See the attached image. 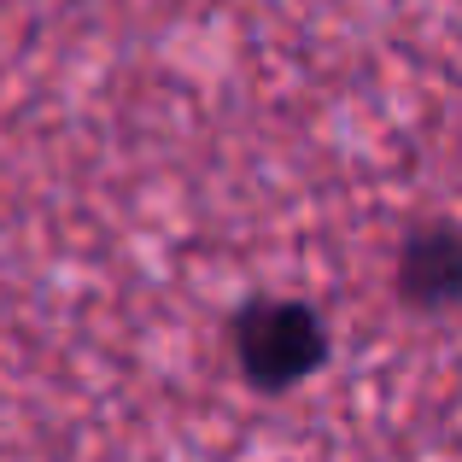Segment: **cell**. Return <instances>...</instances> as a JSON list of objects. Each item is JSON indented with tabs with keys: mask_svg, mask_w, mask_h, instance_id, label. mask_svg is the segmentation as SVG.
Masks as SVG:
<instances>
[{
	"mask_svg": "<svg viewBox=\"0 0 462 462\" xmlns=\"http://www.w3.org/2000/svg\"><path fill=\"white\" fill-rule=\"evenodd\" d=\"M398 299L416 310L462 305V223H428L398 246Z\"/></svg>",
	"mask_w": 462,
	"mask_h": 462,
	"instance_id": "obj_2",
	"label": "cell"
},
{
	"mask_svg": "<svg viewBox=\"0 0 462 462\" xmlns=\"http://www.w3.org/2000/svg\"><path fill=\"white\" fill-rule=\"evenodd\" d=\"M235 357L246 369V381L263 386V393L299 386L328 357L322 316L310 305H293V299H258L235 316Z\"/></svg>",
	"mask_w": 462,
	"mask_h": 462,
	"instance_id": "obj_1",
	"label": "cell"
}]
</instances>
